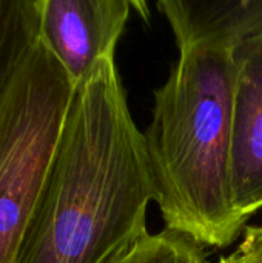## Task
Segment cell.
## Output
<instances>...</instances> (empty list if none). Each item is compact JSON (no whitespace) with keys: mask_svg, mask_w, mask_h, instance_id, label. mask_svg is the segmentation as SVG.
Here are the masks:
<instances>
[{"mask_svg":"<svg viewBox=\"0 0 262 263\" xmlns=\"http://www.w3.org/2000/svg\"><path fill=\"white\" fill-rule=\"evenodd\" d=\"M150 200L144 134L108 55L76 86L14 263H110L148 234Z\"/></svg>","mask_w":262,"mask_h":263,"instance_id":"6da1fadb","label":"cell"},{"mask_svg":"<svg viewBox=\"0 0 262 263\" xmlns=\"http://www.w3.org/2000/svg\"><path fill=\"white\" fill-rule=\"evenodd\" d=\"M233 88L230 51L181 49L168 80L154 91L144 133L153 200L165 230L201 247L232 245L247 220L232 190Z\"/></svg>","mask_w":262,"mask_h":263,"instance_id":"7a4b0ae2","label":"cell"},{"mask_svg":"<svg viewBox=\"0 0 262 263\" xmlns=\"http://www.w3.org/2000/svg\"><path fill=\"white\" fill-rule=\"evenodd\" d=\"M76 85L39 39L0 105V263H14L48 179Z\"/></svg>","mask_w":262,"mask_h":263,"instance_id":"3957f363","label":"cell"},{"mask_svg":"<svg viewBox=\"0 0 262 263\" xmlns=\"http://www.w3.org/2000/svg\"><path fill=\"white\" fill-rule=\"evenodd\" d=\"M40 40L77 86L114 55L133 6L128 0H39Z\"/></svg>","mask_w":262,"mask_h":263,"instance_id":"277c9868","label":"cell"},{"mask_svg":"<svg viewBox=\"0 0 262 263\" xmlns=\"http://www.w3.org/2000/svg\"><path fill=\"white\" fill-rule=\"evenodd\" d=\"M232 190L239 214L262 208V35L233 52Z\"/></svg>","mask_w":262,"mask_h":263,"instance_id":"5b68a950","label":"cell"},{"mask_svg":"<svg viewBox=\"0 0 262 263\" xmlns=\"http://www.w3.org/2000/svg\"><path fill=\"white\" fill-rule=\"evenodd\" d=\"M181 49L212 46L233 52L262 35V0H161Z\"/></svg>","mask_w":262,"mask_h":263,"instance_id":"8992f818","label":"cell"},{"mask_svg":"<svg viewBox=\"0 0 262 263\" xmlns=\"http://www.w3.org/2000/svg\"><path fill=\"white\" fill-rule=\"evenodd\" d=\"M40 39L39 0H0V105L26 57Z\"/></svg>","mask_w":262,"mask_h":263,"instance_id":"52a82bcc","label":"cell"},{"mask_svg":"<svg viewBox=\"0 0 262 263\" xmlns=\"http://www.w3.org/2000/svg\"><path fill=\"white\" fill-rule=\"evenodd\" d=\"M110 263H208L202 247L191 239L164 230L147 234L130 251Z\"/></svg>","mask_w":262,"mask_h":263,"instance_id":"ba28073f","label":"cell"},{"mask_svg":"<svg viewBox=\"0 0 262 263\" xmlns=\"http://www.w3.org/2000/svg\"><path fill=\"white\" fill-rule=\"evenodd\" d=\"M219 263H262V225L249 227L236 251L222 257Z\"/></svg>","mask_w":262,"mask_h":263,"instance_id":"9c48e42d","label":"cell"}]
</instances>
